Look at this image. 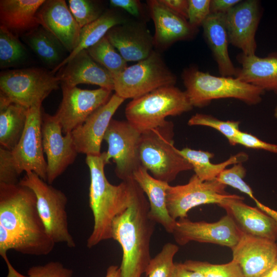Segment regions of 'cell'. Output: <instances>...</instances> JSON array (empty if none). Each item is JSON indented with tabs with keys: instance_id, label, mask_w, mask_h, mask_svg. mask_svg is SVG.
I'll list each match as a JSON object with an SVG mask.
<instances>
[{
	"instance_id": "6da1fadb",
	"label": "cell",
	"mask_w": 277,
	"mask_h": 277,
	"mask_svg": "<svg viewBox=\"0 0 277 277\" xmlns=\"http://www.w3.org/2000/svg\"><path fill=\"white\" fill-rule=\"evenodd\" d=\"M55 243L39 214L36 197L19 183H0V254L13 249L23 254L46 255Z\"/></svg>"
},
{
	"instance_id": "7a4b0ae2",
	"label": "cell",
	"mask_w": 277,
	"mask_h": 277,
	"mask_svg": "<svg viewBox=\"0 0 277 277\" xmlns=\"http://www.w3.org/2000/svg\"><path fill=\"white\" fill-rule=\"evenodd\" d=\"M149 211L147 198L133 180L131 203L112 225V239L123 252L122 277H141L151 259L150 242L156 223L149 217Z\"/></svg>"
},
{
	"instance_id": "3957f363",
	"label": "cell",
	"mask_w": 277,
	"mask_h": 277,
	"mask_svg": "<svg viewBox=\"0 0 277 277\" xmlns=\"http://www.w3.org/2000/svg\"><path fill=\"white\" fill-rule=\"evenodd\" d=\"M85 161L90 171L89 204L94 219L93 230L87 241V247L91 248L112 239L113 220L131 203L133 179L111 184L105 173V152L99 156L87 155Z\"/></svg>"
},
{
	"instance_id": "277c9868",
	"label": "cell",
	"mask_w": 277,
	"mask_h": 277,
	"mask_svg": "<svg viewBox=\"0 0 277 277\" xmlns=\"http://www.w3.org/2000/svg\"><path fill=\"white\" fill-rule=\"evenodd\" d=\"M182 78L185 91L193 107H203L213 100L226 98L254 105L261 101L265 92L235 77L216 76L193 67L184 70Z\"/></svg>"
},
{
	"instance_id": "5b68a950",
	"label": "cell",
	"mask_w": 277,
	"mask_h": 277,
	"mask_svg": "<svg viewBox=\"0 0 277 277\" xmlns=\"http://www.w3.org/2000/svg\"><path fill=\"white\" fill-rule=\"evenodd\" d=\"M174 124L166 122L141 133L139 152L141 165L155 179L169 183L183 171L193 169L191 165L174 145Z\"/></svg>"
},
{
	"instance_id": "8992f818",
	"label": "cell",
	"mask_w": 277,
	"mask_h": 277,
	"mask_svg": "<svg viewBox=\"0 0 277 277\" xmlns=\"http://www.w3.org/2000/svg\"><path fill=\"white\" fill-rule=\"evenodd\" d=\"M193 108L185 91L167 86L132 100L125 113L127 121L143 133L164 124L167 117L181 115Z\"/></svg>"
},
{
	"instance_id": "52a82bcc",
	"label": "cell",
	"mask_w": 277,
	"mask_h": 277,
	"mask_svg": "<svg viewBox=\"0 0 277 277\" xmlns=\"http://www.w3.org/2000/svg\"><path fill=\"white\" fill-rule=\"evenodd\" d=\"M19 183L35 193L39 214L53 242L65 244L69 248L75 247L76 244L68 227L66 194L33 172H26Z\"/></svg>"
},
{
	"instance_id": "ba28073f",
	"label": "cell",
	"mask_w": 277,
	"mask_h": 277,
	"mask_svg": "<svg viewBox=\"0 0 277 277\" xmlns=\"http://www.w3.org/2000/svg\"><path fill=\"white\" fill-rule=\"evenodd\" d=\"M60 79L52 71L39 68L13 69L0 75V94L27 108L42 105L58 88Z\"/></svg>"
},
{
	"instance_id": "9c48e42d",
	"label": "cell",
	"mask_w": 277,
	"mask_h": 277,
	"mask_svg": "<svg viewBox=\"0 0 277 277\" xmlns=\"http://www.w3.org/2000/svg\"><path fill=\"white\" fill-rule=\"evenodd\" d=\"M115 93L125 99L136 98L159 88L174 86L176 77L159 53L127 67L113 77Z\"/></svg>"
},
{
	"instance_id": "30bf717a",
	"label": "cell",
	"mask_w": 277,
	"mask_h": 277,
	"mask_svg": "<svg viewBox=\"0 0 277 277\" xmlns=\"http://www.w3.org/2000/svg\"><path fill=\"white\" fill-rule=\"evenodd\" d=\"M226 186L216 179L202 181L195 174L187 184L169 185L166 191L168 211L176 221L188 217V212L195 207L210 204L220 205L227 200L241 197L226 192Z\"/></svg>"
},
{
	"instance_id": "8fae6325",
	"label": "cell",
	"mask_w": 277,
	"mask_h": 277,
	"mask_svg": "<svg viewBox=\"0 0 277 277\" xmlns=\"http://www.w3.org/2000/svg\"><path fill=\"white\" fill-rule=\"evenodd\" d=\"M141 133L127 120L112 119L104 140L108 144L105 152L107 164L112 160L115 173L122 181L132 178L133 172L141 165L139 146Z\"/></svg>"
},
{
	"instance_id": "7c38bea8",
	"label": "cell",
	"mask_w": 277,
	"mask_h": 277,
	"mask_svg": "<svg viewBox=\"0 0 277 277\" xmlns=\"http://www.w3.org/2000/svg\"><path fill=\"white\" fill-rule=\"evenodd\" d=\"M62 100L54 115L64 134L71 133L111 97L112 91L102 88L82 89L61 84Z\"/></svg>"
},
{
	"instance_id": "4fadbf2b",
	"label": "cell",
	"mask_w": 277,
	"mask_h": 277,
	"mask_svg": "<svg viewBox=\"0 0 277 277\" xmlns=\"http://www.w3.org/2000/svg\"><path fill=\"white\" fill-rule=\"evenodd\" d=\"M42 105L28 109L27 122L22 135L12 150L18 172H33L46 182L47 161L44 156Z\"/></svg>"
},
{
	"instance_id": "5bb4252c",
	"label": "cell",
	"mask_w": 277,
	"mask_h": 277,
	"mask_svg": "<svg viewBox=\"0 0 277 277\" xmlns=\"http://www.w3.org/2000/svg\"><path fill=\"white\" fill-rule=\"evenodd\" d=\"M242 232L226 214L217 222L192 221L188 217L176 220L172 235L176 243L184 246L190 242L211 243L232 248Z\"/></svg>"
},
{
	"instance_id": "9a60e30c",
	"label": "cell",
	"mask_w": 277,
	"mask_h": 277,
	"mask_svg": "<svg viewBox=\"0 0 277 277\" xmlns=\"http://www.w3.org/2000/svg\"><path fill=\"white\" fill-rule=\"evenodd\" d=\"M62 128L55 116L42 111V134L47 157L46 182L51 184L76 159L78 153L71 133L63 135Z\"/></svg>"
},
{
	"instance_id": "2e32d148",
	"label": "cell",
	"mask_w": 277,
	"mask_h": 277,
	"mask_svg": "<svg viewBox=\"0 0 277 277\" xmlns=\"http://www.w3.org/2000/svg\"><path fill=\"white\" fill-rule=\"evenodd\" d=\"M260 17L259 3L256 0L241 1L223 14L229 44L244 55L255 54V33Z\"/></svg>"
},
{
	"instance_id": "e0dca14e",
	"label": "cell",
	"mask_w": 277,
	"mask_h": 277,
	"mask_svg": "<svg viewBox=\"0 0 277 277\" xmlns=\"http://www.w3.org/2000/svg\"><path fill=\"white\" fill-rule=\"evenodd\" d=\"M124 101L114 93L106 104L71 132L78 153L86 156L101 155L102 143L112 117Z\"/></svg>"
},
{
	"instance_id": "ac0fdd59",
	"label": "cell",
	"mask_w": 277,
	"mask_h": 277,
	"mask_svg": "<svg viewBox=\"0 0 277 277\" xmlns=\"http://www.w3.org/2000/svg\"><path fill=\"white\" fill-rule=\"evenodd\" d=\"M232 259L240 266L245 277H261L272 266L277 258L275 241L242 233L231 249Z\"/></svg>"
},
{
	"instance_id": "d6986e66",
	"label": "cell",
	"mask_w": 277,
	"mask_h": 277,
	"mask_svg": "<svg viewBox=\"0 0 277 277\" xmlns=\"http://www.w3.org/2000/svg\"><path fill=\"white\" fill-rule=\"evenodd\" d=\"M36 17L39 25L54 36L69 53L76 47L81 28L65 1H45Z\"/></svg>"
},
{
	"instance_id": "ffe728a7",
	"label": "cell",
	"mask_w": 277,
	"mask_h": 277,
	"mask_svg": "<svg viewBox=\"0 0 277 277\" xmlns=\"http://www.w3.org/2000/svg\"><path fill=\"white\" fill-rule=\"evenodd\" d=\"M244 198L227 200L219 205L225 210L243 233L277 240V223L270 215L258 208L244 203Z\"/></svg>"
},
{
	"instance_id": "44dd1931",
	"label": "cell",
	"mask_w": 277,
	"mask_h": 277,
	"mask_svg": "<svg viewBox=\"0 0 277 277\" xmlns=\"http://www.w3.org/2000/svg\"><path fill=\"white\" fill-rule=\"evenodd\" d=\"M106 36L126 62L140 61L153 51V37L143 25L125 23L110 29Z\"/></svg>"
},
{
	"instance_id": "7402d4cb",
	"label": "cell",
	"mask_w": 277,
	"mask_h": 277,
	"mask_svg": "<svg viewBox=\"0 0 277 277\" xmlns=\"http://www.w3.org/2000/svg\"><path fill=\"white\" fill-rule=\"evenodd\" d=\"M147 2L155 26L154 46L164 48L175 42L189 39L195 34L197 28L192 27L187 20L171 11L160 0Z\"/></svg>"
},
{
	"instance_id": "603a6c76",
	"label": "cell",
	"mask_w": 277,
	"mask_h": 277,
	"mask_svg": "<svg viewBox=\"0 0 277 277\" xmlns=\"http://www.w3.org/2000/svg\"><path fill=\"white\" fill-rule=\"evenodd\" d=\"M61 84L76 87L78 84L95 85L114 90L112 74L93 60L86 50L81 51L61 69L56 75Z\"/></svg>"
},
{
	"instance_id": "cb8c5ba5",
	"label": "cell",
	"mask_w": 277,
	"mask_h": 277,
	"mask_svg": "<svg viewBox=\"0 0 277 277\" xmlns=\"http://www.w3.org/2000/svg\"><path fill=\"white\" fill-rule=\"evenodd\" d=\"M132 178L147 197L149 217L172 234L176 221L170 215L166 205V191L169 184L155 179L142 166L133 172Z\"/></svg>"
},
{
	"instance_id": "d4e9b609",
	"label": "cell",
	"mask_w": 277,
	"mask_h": 277,
	"mask_svg": "<svg viewBox=\"0 0 277 277\" xmlns=\"http://www.w3.org/2000/svg\"><path fill=\"white\" fill-rule=\"evenodd\" d=\"M236 58L241 66L236 68L235 77L264 91H272L277 94V53H271L265 57L241 53Z\"/></svg>"
},
{
	"instance_id": "484cf974",
	"label": "cell",
	"mask_w": 277,
	"mask_h": 277,
	"mask_svg": "<svg viewBox=\"0 0 277 277\" xmlns=\"http://www.w3.org/2000/svg\"><path fill=\"white\" fill-rule=\"evenodd\" d=\"M45 0H1L0 24L14 35H24L40 25L37 12Z\"/></svg>"
},
{
	"instance_id": "4316f807",
	"label": "cell",
	"mask_w": 277,
	"mask_h": 277,
	"mask_svg": "<svg viewBox=\"0 0 277 277\" xmlns=\"http://www.w3.org/2000/svg\"><path fill=\"white\" fill-rule=\"evenodd\" d=\"M202 26L204 36L217 64L219 73L223 76L235 77L236 68L228 53L229 42L223 14L210 13Z\"/></svg>"
},
{
	"instance_id": "83f0119b",
	"label": "cell",
	"mask_w": 277,
	"mask_h": 277,
	"mask_svg": "<svg viewBox=\"0 0 277 277\" xmlns=\"http://www.w3.org/2000/svg\"><path fill=\"white\" fill-rule=\"evenodd\" d=\"M179 152L190 163L195 174L202 181L214 180L227 167L242 163L248 159L247 153L241 152L223 162L214 164L210 161L214 154L209 151L186 147L179 149Z\"/></svg>"
},
{
	"instance_id": "f1b7e54d",
	"label": "cell",
	"mask_w": 277,
	"mask_h": 277,
	"mask_svg": "<svg viewBox=\"0 0 277 277\" xmlns=\"http://www.w3.org/2000/svg\"><path fill=\"white\" fill-rule=\"evenodd\" d=\"M125 19L113 11L103 13L97 19L81 28L79 43L76 47L52 71L61 69L81 51L93 46L104 37L112 27L125 23Z\"/></svg>"
},
{
	"instance_id": "f546056e",
	"label": "cell",
	"mask_w": 277,
	"mask_h": 277,
	"mask_svg": "<svg viewBox=\"0 0 277 277\" xmlns=\"http://www.w3.org/2000/svg\"><path fill=\"white\" fill-rule=\"evenodd\" d=\"M28 108L9 103L0 105V144L9 150L18 143L25 128Z\"/></svg>"
},
{
	"instance_id": "4dcf8cb0",
	"label": "cell",
	"mask_w": 277,
	"mask_h": 277,
	"mask_svg": "<svg viewBox=\"0 0 277 277\" xmlns=\"http://www.w3.org/2000/svg\"><path fill=\"white\" fill-rule=\"evenodd\" d=\"M24 36L30 48L47 65L55 68L64 60L63 51L65 49L54 36L42 26H38Z\"/></svg>"
},
{
	"instance_id": "1f68e13d",
	"label": "cell",
	"mask_w": 277,
	"mask_h": 277,
	"mask_svg": "<svg viewBox=\"0 0 277 277\" xmlns=\"http://www.w3.org/2000/svg\"><path fill=\"white\" fill-rule=\"evenodd\" d=\"M86 50L93 60L109 71L113 78L128 67L127 62L106 35Z\"/></svg>"
},
{
	"instance_id": "d6a6232c",
	"label": "cell",
	"mask_w": 277,
	"mask_h": 277,
	"mask_svg": "<svg viewBox=\"0 0 277 277\" xmlns=\"http://www.w3.org/2000/svg\"><path fill=\"white\" fill-rule=\"evenodd\" d=\"M26 56V52L18 36L0 26V67L14 66Z\"/></svg>"
},
{
	"instance_id": "836d02e7",
	"label": "cell",
	"mask_w": 277,
	"mask_h": 277,
	"mask_svg": "<svg viewBox=\"0 0 277 277\" xmlns=\"http://www.w3.org/2000/svg\"><path fill=\"white\" fill-rule=\"evenodd\" d=\"M179 250V246L173 243L164 244L161 250L150 260L145 272L146 276L172 277L175 266L173 258Z\"/></svg>"
},
{
	"instance_id": "e575fe53",
	"label": "cell",
	"mask_w": 277,
	"mask_h": 277,
	"mask_svg": "<svg viewBox=\"0 0 277 277\" xmlns=\"http://www.w3.org/2000/svg\"><path fill=\"white\" fill-rule=\"evenodd\" d=\"M183 265L186 269L198 272L204 277H245L239 265L233 260L223 264L189 260Z\"/></svg>"
},
{
	"instance_id": "d590c367",
	"label": "cell",
	"mask_w": 277,
	"mask_h": 277,
	"mask_svg": "<svg viewBox=\"0 0 277 277\" xmlns=\"http://www.w3.org/2000/svg\"><path fill=\"white\" fill-rule=\"evenodd\" d=\"M189 126H203L213 128L221 133L232 146L237 145L236 140L241 131L240 122L234 121H222L212 115L196 113L188 121Z\"/></svg>"
},
{
	"instance_id": "8d00e7d4",
	"label": "cell",
	"mask_w": 277,
	"mask_h": 277,
	"mask_svg": "<svg viewBox=\"0 0 277 277\" xmlns=\"http://www.w3.org/2000/svg\"><path fill=\"white\" fill-rule=\"evenodd\" d=\"M246 174V170L242 163H238L224 170L215 179L226 186H230L246 194L254 201L256 199L252 190L244 181Z\"/></svg>"
},
{
	"instance_id": "74e56055",
	"label": "cell",
	"mask_w": 277,
	"mask_h": 277,
	"mask_svg": "<svg viewBox=\"0 0 277 277\" xmlns=\"http://www.w3.org/2000/svg\"><path fill=\"white\" fill-rule=\"evenodd\" d=\"M69 8L81 28L97 19L102 14L96 3L89 0H69Z\"/></svg>"
},
{
	"instance_id": "f35d334b",
	"label": "cell",
	"mask_w": 277,
	"mask_h": 277,
	"mask_svg": "<svg viewBox=\"0 0 277 277\" xmlns=\"http://www.w3.org/2000/svg\"><path fill=\"white\" fill-rule=\"evenodd\" d=\"M17 171L12 151L0 147V183L15 185L19 183Z\"/></svg>"
},
{
	"instance_id": "ab89813d",
	"label": "cell",
	"mask_w": 277,
	"mask_h": 277,
	"mask_svg": "<svg viewBox=\"0 0 277 277\" xmlns=\"http://www.w3.org/2000/svg\"><path fill=\"white\" fill-rule=\"evenodd\" d=\"M73 272L60 262L50 261L44 265L31 267L27 277H72Z\"/></svg>"
},
{
	"instance_id": "60d3db41",
	"label": "cell",
	"mask_w": 277,
	"mask_h": 277,
	"mask_svg": "<svg viewBox=\"0 0 277 277\" xmlns=\"http://www.w3.org/2000/svg\"><path fill=\"white\" fill-rule=\"evenodd\" d=\"M188 22L193 27L202 26L210 14V0H188Z\"/></svg>"
},
{
	"instance_id": "b9f144b4",
	"label": "cell",
	"mask_w": 277,
	"mask_h": 277,
	"mask_svg": "<svg viewBox=\"0 0 277 277\" xmlns=\"http://www.w3.org/2000/svg\"><path fill=\"white\" fill-rule=\"evenodd\" d=\"M236 143L249 148L277 153V145L264 142L251 133L242 131L238 134Z\"/></svg>"
},
{
	"instance_id": "7bdbcfd3",
	"label": "cell",
	"mask_w": 277,
	"mask_h": 277,
	"mask_svg": "<svg viewBox=\"0 0 277 277\" xmlns=\"http://www.w3.org/2000/svg\"><path fill=\"white\" fill-rule=\"evenodd\" d=\"M110 5L114 7L122 8L133 16L138 17L141 15L142 7L137 0H110Z\"/></svg>"
},
{
	"instance_id": "ee69618b",
	"label": "cell",
	"mask_w": 277,
	"mask_h": 277,
	"mask_svg": "<svg viewBox=\"0 0 277 277\" xmlns=\"http://www.w3.org/2000/svg\"><path fill=\"white\" fill-rule=\"evenodd\" d=\"M171 11L188 19V0H160Z\"/></svg>"
},
{
	"instance_id": "f6af8a7d",
	"label": "cell",
	"mask_w": 277,
	"mask_h": 277,
	"mask_svg": "<svg viewBox=\"0 0 277 277\" xmlns=\"http://www.w3.org/2000/svg\"><path fill=\"white\" fill-rule=\"evenodd\" d=\"M241 2L240 0H210V13L226 14Z\"/></svg>"
},
{
	"instance_id": "bcb514c9",
	"label": "cell",
	"mask_w": 277,
	"mask_h": 277,
	"mask_svg": "<svg viewBox=\"0 0 277 277\" xmlns=\"http://www.w3.org/2000/svg\"><path fill=\"white\" fill-rule=\"evenodd\" d=\"M172 277H204L201 273L188 270L183 263H175V266Z\"/></svg>"
},
{
	"instance_id": "7dc6e473",
	"label": "cell",
	"mask_w": 277,
	"mask_h": 277,
	"mask_svg": "<svg viewBox=\"0 0 277 277\" xmlns=\"http://www.w3.org/2000/svg\"><path fill=\"white\" fill-rule=\"evenodd\" d=\"M254 202L258 208L271 216L277 223V211L270 208L269 207L262 204L257 199H256Z\"/></svg>"
},
{
	"instance_id": "c3c4849f",
	"label": "cell",
	"mask_w": 277,
	"mask_h": 277,
	"mask_svg": "<svg viewBox=\"0 0 277 277\" xmlns=\"http://www.w3.org/2000/svg\"><path fill=\"white\" fill-rule=\"evenodd\" d=\"M105 277H122L120 266L117 265L109 266Z\"/></svg>"
},
{
	"instance_id": "681fc988",
	"label": "cell",
	"mask_w": 277,
	"mask_h": 277,
	"mask_svg": "<svg viewBox=\"0 0 277 277\" xmlns=\"http://www.w3.org/2000/svg\"><path fill=\"white\" fill-rule=\"evenodd\" d=\"M261 277H277V258L271 268Z\"/></svg>"
},
{
	"instance_id": "f907efd6",
	"label": "cell",
	"mask_w": 277,
	"mask_h": 277,
	"mask_svg": "<svg viewBox=\"0 0 277 277\" xmlns=\"http://www.w3.org/2000/svg\"><path fill=\"white\" fill-rule=\"evenodd\" d=\"M274 115L275 117L277 118V105L274 109Z\"/></svg>"
}]
</instances>
